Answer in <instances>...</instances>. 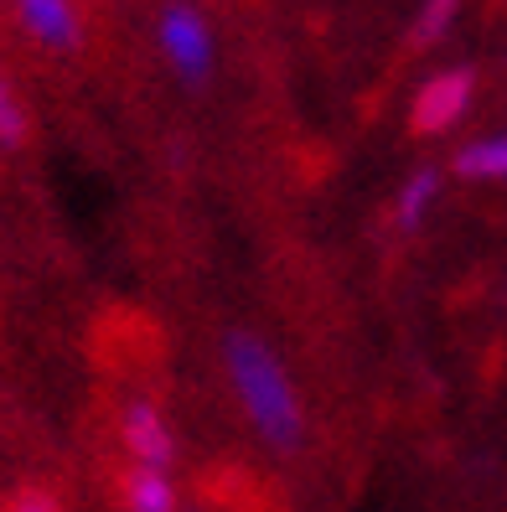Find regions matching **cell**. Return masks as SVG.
I'll return each mask as SVG.
<instances>
[{
	"instance_id": "obj_9",
	"label": "cell",
	"mask_w": 507,
	"mask_h": 512,
	"mask_svg": "<svg viewBox=\"0 0 507 512\" xmlns=\"http://www.w3.org/2000/svg\"><path fill=\"white\" fill-rule=\"evenodd\" d=\"M461 6L466 0H420V11L409 21V47L425 52V47H440L451 37V26L461 21Z\"/></svg>"
},
{
	"instance_id": "obj_7",
	"label": "cell",
	"mask_w": 507,
	"mask_h": 512,
	"mask_svg": "<svg viewBox=\"0 0 507 512\" xmlns=\"http://www.w3.org/2000/svg\"><path fill=\"white\" fill-rule=\"evenodd\" d=\"M119 512H187L182 507V487L171 471H151V466H125L119 471Z\"/></svg>"
},
{
	"instance_id": "obj_2",
	"label": "cell",
	"mask_w": 507,
	"mask_h": 512,
	"mask_svg": "<svg viewBox=\"0 0 507 512\" xmlns=\"http://www.w3.org/2000/svg\"><path fill=\"white\" fill-rule=\"evenodd\" d=\"M156 52L182 88H207L218 73V37L197 0H161L156 11Z\"/></svg>"
},
{
	"instance_id": "obj_4",
	"label": "cell",
	"mask_w": 507,
	"mask_h": 512,
	"mask_svg": "<svg viewBox=\"0 0 507 512\" xmlns=\"http://www.w3.org/2000/svg\"><path fill=\"white\" fill-rule=\"evenodd\" d=\"M119 445H125L130 466H151V471H176L182 461V440H176L171 414L156 399H125L119 409Z\"/></svg>"
},
{
	"instance_id": "obj_6",
	"label": "cell",
	"mask_w": 507,
	"mask_h": 512,
	"mask_svg": "<svg viewBox=\"0 0 507 512\" xmlns=\"http://www.w3.org/2000/svg\"><path fill=\"white\" fill-rule=\"evenodd\" d=\"M440 187H445V166H435V161H425V166H414L404 182H399V192H394V202H389V223H394V233H420L425 223H430V207L440 202Z\"/></svg>"
},
{
	"instance_id": "obj_8",
	"label": "cell",
	"mask_w": 507,
	"mask_h": 512,
	"mask_svg": "<svg viewBox=\"0 0 507 512\" xmlns=\"http://www.w3.org/2000/svg\"><path fill=\"white\" fill-rule=\"evenodd\" d=\"M445 171L461 176V182H507V130L466 140Z\"/></svg>"
},
{
	"instance_id": "obj_3",
	"label": "cell",
	"mask_w": 507,
	"mask_h": 512,
	"mask_svg": "<svg viewBox=\"0 0 507 512\" xmlns=\"http://www.w3.org/2000/svg\"><path fill=\"white\" fill-rule=\"evenodd\" d=\"M471 99H476V68H471V63H451V68L430 73L420 88H414L409 135H420V140L451 135L461 119L471 114Z\"/></svg>"
},
{
	"instance_id": "obj_5",
	"label": "cell",
	"mask_w": 507,
	"mask_h": 512,
	"mask_svg": "<svg viewBox=\"0 0 507 512\" xmlns=\"http://www.w3.org/2000/svg\"><path fill=\"white\" fill-rule=\"evenodd\" d=\"M11 6H16L21 32L32 37L42 52H57V57L83 52V11H78V0H11Z\"/></svg>"
},
{
	"instance_id": "obj_11",
	"label": "cell",
	"mask_w": 507,
	"mask_h": 512,
	"mask_svg": "<svg viewBox=\"0 0 507 512\" xmlns=\"http://www.w3.org/2000/svg\"><path fill=\"white\" fill-rule=\"evenodd\" d=\"M0 512H68V507L47 487H16V492L0 497Z\"/></svg>"
},
{
	"instance_id": "obj_10",
	"label": "cell",
	"mask_w": 507,
	"mask_h": 512,
	"mask_svg": "<svg viewBox=\"0 0 507 512\" xmlns=\"http://www.w3.org/2000/svg\"><path fill=\"white\" fill-rule=\"evenodd\" d=\"M32 145V109H26L21 88L0 73V150H26Z\"/></svg>"
},
{
	"instance_id": "obj_1",
	"label": "cell",
	"mask_w": 507,
	"mask_h": 512,
	"mask_svg": "<svg viewBox=\"0 0 507 512\" xmlns=\"http://www.w3.org/2000/svg\"><path fill=\"white\" fill-rule=\"evenodd\" d=\"M218 363L228 373L233 404L244 409L249 430L259 435L264 450L275 456H295L306 450V404L301 388H295L285 357L275 352L270 337H259L254 326H223L218 331Z\"/></svg>"
}]
</instances>
